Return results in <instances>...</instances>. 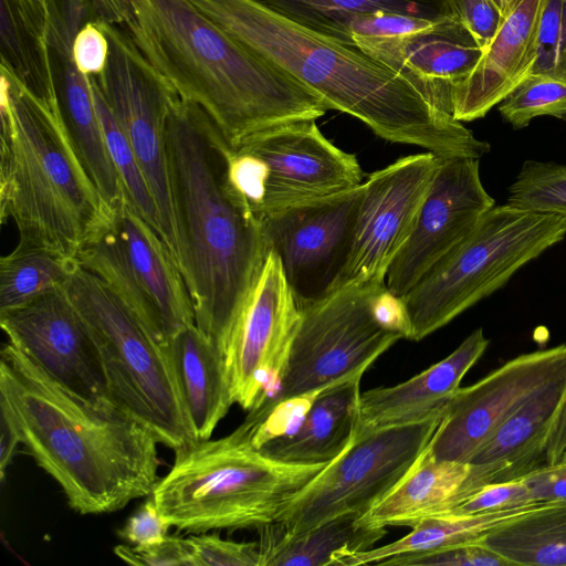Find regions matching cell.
<instances>
[{
	"mask_svg": "<svg viewBox=\"0 0 566 566\" xmlns=\"http://www.w3.org/2000/svg\"><path fill=\"white\" fill-rule=\"evenodd\" d=\"M545 502L483 514L448 513L427 517L411 526L406 536L387 545L340 557L336 566L386 565L388 562L452 546L479 542L493 528L525 514Z\"/></svg>",
	"mask_w": 566,
	"mask_h": 566,
	"instance_id": "f546056e",
	"label": "cell"
},
{
	"mask_svg": "<svg viewBox=\"0 0 566 566\" xmlns=\"http://www.w3.org/2000/svg\"><path fill=\"white\" fill-rule=\"evenodd\" d=\"M565 458H566V457H565ZM565 458H564V459H565Z\"/></svg>",
	"mask_w": 566,
	"mask_h": 566,
	"instance_id": "816d5d0a",
	"label": "cell"
},
{
	"mask_svg": "<svg viewBox=\"0 0 566 566\" xmlns=\"http://www.w3.org/2000/svg\"><path fill=\"white\" fill-rule=\"evenodd\" d=\"M494 206L479 159L441 157L413 230L388 269L387 289L402 297Z\"/></svg>",
	"mask_w": 566,
	"mask_h": 566,
	"instance_id": "ac0fdd59",
	"label": "cell"
},
{
	"mask_svg": "<svg viewBox=\"0 0 566 566\" xmlns=\"http://www.w3.org/2000/svg\"><path fill=\"white\" fill-rule=\"evenodd\" d=\"M353 42L450 113L451 86L468 76L483 54V48L458 19L405 35L354 36Z\"/></svg>",
	"mask_w": 566,
	"mask_h": 566,
	"instance_id": "ffe728a7",
	"label": "cell"
},
{
	"mask_svg": "<svg viewBox=\"0 0 566 566\" xmlns=\"http://www.w3.org/2000/svg\"><path fill=\"white\" fill-rule=\"evenodd\" d=\"M95 21L122 28L178 96L198 106L230 149L275 125L329 108L293 75L223 30L190 0H92Z\"/></svg>",
	"mask_w": 566,
	"mask_h": 566,
	"instance_id": "6da1fadb",
	"label": "cell"
},
{
	"mask_svg": "<svg viewBox=\"0 0 566 566\" xmlns=\"http://www.w3.org/2000/svg\"><path fill=\"white\" fill-rule=\"evenodd\" d=\"M196 566H261L256 542L222 539L218 534H192Z\"/></svg>",
	"mask_w": 566,
	"mask_h": 566,
	"instance_id": "74e56055",
	"label": "cell"
},
{
	"mask_svg": "<svg viewBox=\"0 0 566 566\" xmlns=\"http://www.w3.org/2000/svg\"><path fill=\"white\" fill-rule=\"evenodd\" d=\"M546 0H520L505 17L471 73L451 86V113L460 122L484 117L532 72Z\"/></svg>",
	"mask_w": 566,
	"mask_h": 566,
	"instance_id": "44dd1931",
	"label": "cell"
},
{
	"mask_svg": "<svg viewBox=\"0 0 566 566\" xmlns=\"http://www.w3.org/2000/svg\"><path fill=\"white\" fill-rule=\"evenodd\" d=\"M523 480L534 502L566 500V458L528 472Z\"/></svg>",
	"mask_w": 566,
	"mask_h": 566,
	"instance_id": "bcb514c9",
	"label": "cell"
},
{
	"mask_svg": "<svg viewBox=\"0 0 566 566\" xmlns=\"http://www.w3.org/2000/svg\"><path fill=\"white\" fill-rule=\"evenodd\" d=\"M566 457V396L558 410L552 430L549 432L546 451V464H554Z\"/></svg>",
	"mask_w": 566,
	"mask_h": 566,
	"instance_id": "c3c4849f",
	"label": "cell"
},
{
	"mask_svg": "<svg viewBox=\"0 0 566 566\" xmlns=\"http://www.w3.org/2000/svg\"><path fill=\"white\" fill-rule=\"evenodd\" d=\"M384 284L344 286L300 307L301 322L279 388L252 410L264 413L280 402L365 374L401 339L380 323L374 310V297Z\"/></svg>",
	"mask_w": 566,
	"mask_h": 566,
	"instance_id": "30bf717a",
	"label": "cell"
},
{
	"mask_svg": "<svg viewBox=\"0 0 566 566\" xmlns=\"http://www.w3.org/2000/svg\"><path fill=\"white\" fill-rule=\"evenodd\" d=\"M63 290L93 335L114 401L174 451L198 441L169 346L102 279L78 263Z\"/></svg>",
	"mask_w": 566,
	"mask_h": 566,
	"instance_id": "52a82bcc",
	"label": "cell"
},
{
	"mask_svg": "<svg viewBox=\"0 0 566 566\" xmlns=\"http://www.w3.org/2000/svg\"><path fill=\"white\" fill-rule=\"evenodd\" d=\"M531 74L566 78V0H546Z\"/></svg>",
	"mask_w": 566,
	"mask_h": 566,
	"instance_id": "8d00e7d4",
	"label": "cell"
},
{
	"mask_svg": "<svg viewBox=\"0 0 566 566\" xmlns=\"http://www.w3.org/2000/svg\"><path fill=\"white\" fill-rule=\"evenodd\" d=\"M49 50L65 126L99 193L115 207L125 190L104 139L90 76L75 65L72 43H52Z\"/></svg>",
	"mask_w": 566,
	"mask_h": 566,
	"instance_id": "cb8c5ba5",
	"label": "cell"
},
{
	"mask_svg": "<svg viewBox=\"0 0 566 566\" xmlns=\"http://www.w3.org/2000/svg\"><path fill=\"white\" fill-rule=\"evenodd\" d=\"M0 217L19 241L77 262L111 217L63 120L46 102L0 66Z\"/></svg>",
	"mask_w": 566,
	"mask_h": 566,
	"instance_id": "5b68a950",
	"label": "cell"
},
{
	"mask_svg": "<svg viewBox=\"0 0 566 566\" xmlns=\"http://www.w3.org/2000/svg\"><path fill=\"white\" fill-rule=\"evenodd\" d=\"M363 375L319 391L294 430L266 441L259 449L283 462L329 463L355 437Z\"/></svg>",
	"mask_w": 566,
	"mask_h": 566,
	"instance_id": "d4e9b609",
	"label": "cell"
},
{
	"mask_svg": "<svg viewBox=\"0 0 566 566\" xmlns=\"http://www.w3.org/2000/svg\"><path fill=\"white\" fill-rule=\"evenodd\" d=\"M493 1L499 6V8L502 11V1L501 0H493Z\"/></svg>",
	"mask_w": 566,
	"mask_h": 566,
	"instance_id": "f907efd6",
	"label": "cell"
},
{
	"mask_svg": "<svg viewBox=\"0 0 566 566\" xmlns=\"http://www.w3.org/2000/svg\"><path fill=\"white\" fill-rule=\"evenodd\" d=\"M502 1V13L505 17H507L515 6L518 3L520 0H501Z\"/></svg>",
	"mask_w": 566,
	"mask_h": 566,
	"instance_id": "681fc988",
	"label": "cell"
},
{
	"mask_svg": "<svg viewBox=\"0 0 566 566\" xmlns=\"http://www.w3.org/2000/svg\"><path fill=\"white\" fill-rule=\"evenodd\" d=\"M90 81L104 139L109 156L122 179L125 193L135 210L161 237L159 211L134 150L93 76H90Z\"/></svg>",
	"mask_w": 566,
	"mask_h": 566,
	"instance_id": "836d02e7",
	"label": "cell"
},
{
	"mask_svg": "<svg viewBox=\"0 0 566 566\" xmlns=\"http://www.w3.org/2000/svg\"><path fill=\"white\" fill-rule=\"evenodd\" d=\"M439 21L400 14L395 12H374L352 18L345 25L343 41L354 44V36H398L413 33Z\"/></svg>",
	"mask_w": 566,
	"mask_h": 566,
	"instance_id": "b9f144b4",
	"label": "cell"
},
{
	"mask_svg": "<svg viewBox=\"0 0 566 566\" xmlns=\"http://www.w3.org/2000/svg\"><path fill=\"white\" fill-rule=\"evenodd\" d=\"M314 31L343 41L346 23L356 15L395 12L431 21L458 19L451 0H259Z\"/></svg>",
	"mask_w": 566,
	"mask_h": 566,
	"instance_id": "1f68e13d",
	"label": "cell"
},
{
	"mask_svg": "<svg viewBox=\"0 0 566 566\" xmlns=\"http://www.w3.org/2000/svg\"><path fill=\"white\" fill-rule=\"evenodd\" d=\"M249 416L230 434L175 451L151 497L170 527L200 534L275 523L289 502L328 463L297 464L264 454Z\"/></svg>",
	"mask_w": 566,
	"mask_h": 566,
	"instance_id": "8992f818",
	"label": "cell"
},
{
	"mask_svg": "<svg viewBox=\"0 0 566 566\" xmlns=\"http://www.w3.org/2000/svg\"><path fill=\"white\" fill-rule=\"evenodd\" d=\"M77 263L102 279L163 344L195 325L186 281L159 233L126 193Z\"/></svg>",
	"mask_w": 566,
	"mask_h": 566,
	"instance_id": "8fae6325",
	"label": "cell"
},
{
	"mask_svg": "<svg viewBox=\"0 0 566 566\" xmlns=\"http://www.w3.org/2000/svg\"><path fill=\"white\" fill-rule=\"evenodd\" d=\"M386 565L391 566H512L488 546L479 542L467 543L444 549L409 557L396 558Z\"/></svg>",
	"mask_w": 566,
	"mask_h": 566,
	"instance_id": "f35d334b",
	"label": "cell"
},
{
	"mask_svg": "<svg viewBox=\"0 0 566 566\" xmlns=\"http://www.w3.org/2000/svg\"><path fill=\"white\" fill-rule=\"evenodd\" d=\"M565 237L563 217L494 206L402 296L410 340L449 324Z\"/></svg>",
	"mask_w": 566,
	"mask_h": 566,
	"instance_id": "ba28073f",
	"label": "cell"
},
{
	"mask_svg": "<svg viewBox=\"0 0 566 566\" xmlns=\"http://www.w3.org/2000/svg\"><path fill=\"white\" fill-rule=\"evenodd\" d=\"M170 525L150 496L126 522L118 534L130 544L143 546L161 542Z\"/></svg>",
	"mask_w": 566,
	"mask_h": 566,
	"instance_id": "f6af8a7d",
	"label": "cell"
},
{
	"mask_svg": "<svg viewBox=\"0 0 566 566\" xmlns=\"http://www.w3.org/2000/svg\"><path fill=\"white\" fill-rule=\"evenodd\" d=\"M533 501L523 478L493 483L478 489L451 513L483 514L521 507Z\"/></svg>",
	"mask_w": 566,
	"mask_h": 566,
	"instance_id": "ab89813d",
	"label": "cell"
},
{
	"mask_svg": "<svg viewBox=\"0 0 566 566\" xmlns=\"http://www.w3.org/2000/svg\"><path fill=\"white\" fill-rule=\"evenodd\" d=\"M499 112L514 129L545 115L566 122V78L530 74L500 103Z\"/></svg>",
	"mask_w": 566,
	"mask_h": 566,
	"instance_id": "d590c367",
	"label": "cell"
},
{
	"mask_svg": "<svg viewBox=\"0 0 566 566\" xmlns=\"http://www.w3.org/2000/svg\"><path fill=\"white\" fill-rule=\"evenodd\" d=\"M468 462L438 460L427 448L405 476L368 512L373 526H408L427 517L451 513L472 494Z\"/></svg>",
	"mask_w": 566,
	"mask_h": 566,
	"instance_id": "484cf974",
	"label": "cell"
},
{
	"mask_svg": "<svg viewBox=\"0 0 566 566\" xmlns=\"http://www.w3.org/2000/svg\"><path fill=\"white\" fill-rule=\"evenodd\" d=\"M479 543L512 566H566V500L542 503L493 528Z\"/></svg>",
	"mask_w": 566,
	"mask_h": 566,
	"instance_id": "4dcf8cb0",
	"label": "cell"
},
{
	"mask_svg": "<svg viewBox=\"0 0 566 566\" xmlns=\"http://www.w3.org/2000/svg\"><path fill=\"white\" fill-rule=\"evenodd\" d=\"M446 406L423 419L355 433L275 522L300 533L346 513L365 514L405 476L429 444Z\"/></svg>",
	"mask_w": 566,
	"mask_h": 566,
	"instance_id": "7c38bea8",
	"label": "cell"
},
{
	"mask_svg": "<svg viewBox=\"0 0 566 566\" xmlns=\"http://www.w3.org/2000/svg\"><path fill=\"white\" fill-rule=\"evenodd\" d=\"M457 17L484 49L505 19L493 0H451Z\"/></svg>",
	"mask_w": 566,
	"mask_h": 566,
	"instance_id": "7bdbcfd3",
	"label": "cell"
},
{
	"mask_svg": "<svg viewBox=\"0 0 566 566\" xmlns=\"http://www.w3.org/2000/svg\"><path fill=\"white\" fill-rule=\"evenodd\" d=\"M114 553L138 566H196L195 548L189 537L167 536L161 542L133 547L117 545Z\"/></svg>",
	"mask_w": 566,
	"mask_h": 566,
	"instance_id": "60d3db41",
	"label": "cell"
},
{
	"mask_svg": "<svg viewBox=\"0 0 566 566\" xmlns=\"http://www.w3.org/2000/svg\"><path fill=\"white\" fill-rule=\"evenodd\" d=\"M222 176L231 196L256 218L361 185L355 155L327 139L316 119L275 125L230 149L221 138Z\"/></svg>",
	"mask_w": 566,
	"mask_h": 566,
	"instance_id": "9c48e42d",
	"label": "cell"
},
{
	"mask_svg": "<svg viewBox=\"0 0 566 566\" xmlns=\"http://www.w3.org/2000/svg\"><path fill=\"white\" fill-rule=\"evenodd\" d=\"M95 22L108 39L109 55L104 71L92 76L134 150L159 211L163 240L181 271L166 136L179 96L122 28Z\"/></svg>",
	"mask_w": 566,
	"mask_h": 566,
	"instance_id": "4fadbf2b",
	"label": "cell"
},
{
	"mask_svg": "<svg viewBox=\"0 0 566 566\" xmlns=\"http://www.w3.org/2000/svg\"><path fill=\"white\" fill-rule=\"evenodd\" d=\"M565 396L566 374L543 387L491 434L468 462L472 493L546 464L547 439Z\"/></svg>",
	"mask_w": 566,
	"mask_h": 566,
	"instance_id": "7402d4cb",
	"label": "cell"
},
{
	"mask_svg": "<svg viewBox=\"0 0 566 566\" xmlns=\"http://www.w3.org/2000/svg\"><path fill=\"white\" fill-rule=\"evenodd\" d=\"M76 265L48 249L19 241L0 259V313L62 289Z\"/></svg>",
	"mask_w": 566,
	"mask_h": 566,
	"instance_id": "d6a6232c",
	"label": "cell"
},
{
	"mask_svg": "<svg viewBox=\"0 0 566 566\" xmlns=\"http://www.w3.org/2000/svg\"><path fill=\"white\" fill-rule=\"evenodd\" d=\"M300 322L301 308L279 258L270 250L223 352L233 402L250 411L274 394Z\"/></svg>",
	"mask_w": 566,
	"mask_h": 566,
	"instance_id": "5bb4252c",
	"label": "cell"
},
{
	"mask_svg": "<svg viewBox=\"0 0 566 566\" xmlns=\"http://www.w3.org/2000/svg\"><path fill=\"white\" fill-rule=\"evenodd\" d=\"M0 478L3 481L7 468L12 460L17 446L21 441L14 418L2 400H0Z\"/></svg>",
	"mask_w": 566,
	"mask_h": 566,
	"instance_id": "7dc6e473",
	"label": "cell"
},
{
	"mask_svg": "<svg viewBox=\"0 0 566 566\" xmlns=\"http://www.w3.org/2000/svg\"><path fill=\"white\" fill-rule=\"evenodd\" d=\"M387 534L360 513H346L300 533L276 523L260 528L261 566H336L344 555L366 551Z\"/></svg>",
	"mask_w": 566,
	"mask_h": 566,
	"instance_id": "83f0119b",
	"label": "cell"
},
{
	"mask_svg": "<svg viewBox=\"0 0 566 566\" xmlns=\"http://www.w3.org/2000/svg\"><path fill=\"white\" fill-rule=\"evenodd\" d=\"M0 400L14 418L21 443L75 512L112 513L151 494L159 441L115 401L74 394L10 343L1 349Z\"/></svg>",
	"mask_w": 566,
	"mask_h": 566,
	"instance_id": "3957f363",
	"label": "cell"
},
{
	"mask_svg": "<svg viewBox=\"0 0 566 566\" xmlns=\"http://www.w3.org/2000/svg\"><path fill=\"white\" fill-rule=\"evenodd\" d=\"M440 159L430 151L401 157L361 184L352 249L335 290L385 281L413 230Z\"/></svg>",
	"mask_w": 566,
	"mask_h": 566,
	"instance_id": "2e32d148",
	"label": "cell"
},
{
	"mask_svg": "<svg viewBox=\"0 0 566 566\" xmlns=\"http://www.w3.org/2000/svg\"><path fill=\"white\" fill-rule=\"evenodd\" d=\"M72 52L77 69L85 75L96 76L107 64L108 39L97 23L91 21L75 36Z\"/></svg>",
	"mask_w": 566,
	"mask_h": 566,
	"instance_id": "ee69618b",
	"label": "cell"
},
{
	"mask_svg": "<svg viewBox=\"0 0 566 566\" xmlns=\"http://www.w3.org/2000/svg\"><path fill=\"white\" fill-rule=\"evenodd\" d=\"M565 374L566 344H562L520 355L473 385L459 388L428 444L431 455L469 462L513 412Z\"/></svg>",
	"mask_w": 566,
	"mask_h": 566,
	"instance_id": "e0dca14e",
	"label": "cell"
},
{
	"mask_svg": "<svg viewBox=\"0 0 566 566\" xmlns=\"http://www.w3.org/2000/svg\"><path fill=\"white\" fill-rule=\"evenodd\" d=\"M0 326L60 385L88 400L114 401L93 335L63 287L1 312Z\"/></svg>",
	"mask_w": 566,
	"mask_h": 566,
	"instance_id": "d6986e66",
	"label": "cell"
},
{
	"mask_svg": "<svg viewBox=\"0 0 566 566\" xmlns=\"http://www.w3.org/2000/svg\"><path fill=\"white\" fill-rule=\"evenodd\" d=\"M1 67L46 102H59L43 0H0Z\"/></svg>",
	"mask_w": 566,
	"mask_h": 566,
	"instance_id": "f1b7e54d",
	"label": "cell"
},
{
	"mask_svg": "<svg viewBox=\"0 0 566 566\" xmlns=\"http://www.w3.org/2000/svg\"><path fill=\"white\" fill-rule=\"evenodd\" d=\"M507 205L566 219V164L524 161L509 188Z\"/></svg>",
	"mask_w": 566,
	"mask_h": 566,
	"instance_id": "e575fe53",
	"label": "cell"
},
{
	"mask_svg": "<svg viewBox=\"0 0 566 566\" xmlns=\"http://www.w3.org/2000/svg\"><path fill=\"white\" fill-rule=\"evenodd\" d=\"M489 343L478 328L446 358L410 379L361 392L355 433L417 421L443 408Z\"/></svg>",
	"mask_w": 566,
	"mask_h": 566,
	"instance_id": "603a6c76",
	"label": "cell"
},
{
	"mask_svg": "<svg viewBox=\"0 0 566 566\" xmlns=\"http://www.w3.org/2000/svg\"><path fill=\"white\" fill-rule=\"evenodd\" d=\"M223 30L316 92L329 109L377 136L446 158H476L491 146L397 71L355 44L304 27L259 0H190Z\"/></svg>",
	"mask_w": 566,
	"mask_h": 566,
	"instance_id": "7a4b0ae2",
	"label": "cell"
},
{
	"mask_svg": "<svg viewBox=\"0 0 566 566\" xmlns=\"http://www.w3.org/2000/svg\"><path fill=\"white\" fill-rule=\"evenodd\" d=\"M360 192L361 185L260 219L300 307L335 290L350 253Z\"/></svg>",
	"mask_w": 566,
	"mask_h": 566,
	"instance_id": "9a60e30c",
	"label": "cell"
},
{
	"mask_svg": "<svg viewBox=\"0 0 566 566\" xmlns=\"http://www.w3.org/2000/svg\"><path fill=\"white\" fill-rule=\"evenodd\" d=\"M168 346L195 436L207 440L234 403L224 358L196 324L179 331Z\"/></svg>",
	"mask_w": 566,
	"mask_h": 566,
	"instance_id": "4316f807",
	"label": "cell"
},
{
	"mask_svg": "<svg viewBox=\"0 0 566 566\" xmlns=\"http://www.w3.org/2000/svg\"><path fill=\"white\" fill-rule=\"evenodd\" d=\"M166 136L181 273L195 324L223 356L237 315L270 250L261 220L224 185L218 134L206 114L178 97Z\"/></svg>",
	"mask_w": 566,
	"mask_h": 566,
	"instance_id": "277c9868",
	"label": "cell"
}]
</instances>
